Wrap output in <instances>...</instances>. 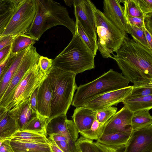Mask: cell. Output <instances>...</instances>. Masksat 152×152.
<instances>
[{
    "label": "cell",
    "instance_id": "1",
    "mask_svg": "<svg viewBox=\"0 0 152 152\" xmlns=\"http://www.w3.org/2000/svg\"><path fill=\"white\" fill-rule=\"evenodd\" d=\"M113 56L122 74L133 87L152 83V49L126 38Z\"/></svg>",
    "mask_w": 152,
    "mask_h": 152
},
{
    "label": "cell",
    "instance_id": "2",
    "mask_svg": "<svg viewBox=\"0 0 152 152\" xmlns=\"http://www.w3.org/2000/svg\"><path fill=\"white\" fill-rule=\"evenodd\" d=\"M37 10L31 26L25 34L38 41L43 34L50 28L64 26L73 36L77 33L76 23L69 16L67 9L53 0H36Z\"/></svg>",
    "mask_w": 152,
    "mask_h": 152
},
{
    "label": "cell",
    "instance_id": "3",
    "mask_svg": "<svg viewBox=\"0 0 152 152\" xmlns=\"http://www.w3.org/2000/svg\"><path fill=\"white\" fill-rule=\"evenodd\" d=\"M95 56L77 32L65 49L53 59L52 67L76 75L94 69Z\"/></svg>",
    "mask_w": 152,
    "mask_h": 152
},
{
    "label": "cell",
    "instance_id": "4",
    "mask_svg": "<svg viewBox=\"0 0 152 152\" xmlns=\"http://www.w3.org/2000/svg\"><path fill=\"white\" fill-rule=\"evenodd\" d=\"M47 75L52 90L50 116L47 122L57 116L66 115L77 87L75 74L52 67Z\"/></svg>",
    "mask_w": 152,
    "mask_h": 152
},
{
    "label": "cell",
    "instance_id": "5",
    "mask_svg": "<svg viewBox=\"0 0 152 152\" xmlns=\"http://www.w3.org/2000/svg\"><path fill=\"white\" fill-rule=\"evenodd\" d=\"M129 82L122 74L110 69L94 80L77 87L72 104L76 107L83 106L96 97L128 86Z\"/></svg>",
    "mask_w": 152,
    "mask_h": 152
},
{
    "label": "cell",
    "instance_id": "6",
    "mask_svg": "<svg viewBox=\"0 0 152 152\" xmlns=\"http://www.w3.org/2000/svg\"><path fill=\"white\" fill-rule=\"evenodd\" d=\"M96 29L98 36V48L104 58H112L114 52L120 48L128 37L96 8L95 10Z\"/></svg>",
    "mask_w": 152,
    "mask_h": 152
},
{
    "label": "cell",
    "instance_id": "7",
    "mask_svg": "<svg viewBox=\"0 0 152 152\" xmlns=\"http://www.w3.org/2000/svg\"><path fill=\"white\" fill-rule=\"evenodd\" d=\"M47 75L41 69L39 63L26 73L11 95L4 107L8 112L18 107L29 99Z\"/></svg>",
    "mask_w": 152,
    "mask_h": 152
},
{
    "label": "cell",
    "instance_id": "8",
    "mask_svg": "<svg viewBox=\"0 0 152 152\" xmlns=\"http://www.w3.org/2000/svg\"><path fill=\"white\" fill-rule=\"evenodd\" d=\"M36 10V0H16L15 11L1 37L25 34L32 24Z\"/></svg>",
    "mask_w": 152,
    "mask_h": 152
},
{
    "label": "cell",
    "instance_id": "9",
    "mask_svg": "<svg viewBox=\"0 0 152 152\" xmlns=\"http://www.w3.org/2000/svg\"><path fill=\"white\" fill-rule=\"evenodd\" d=\"M73 5L76 21H78L93 41L98 46L95 10L96 8L90 0H74Z\"/></svg>",
    "mask_w": 152,
    "mask_h": 152
},
{
    "label": "cell",
    "instance_id": "10",
    "mask_svg": "<svg viewBox=\"0 0 152 152\" xmlns=\"http://www.w3.org/2000/svg\"><path fill=\"white\" fill-rule=\"evenodd\" d=\"M41 56L33 45L28 46L25 54L0 102V107H4L9 98L27 72L39 63Z\"/></svg>",
    "mask_w": 152,
    "mask_h": 152
},
{
    "label": "cell",
    "instance_id": "11",
    "mask_svg": "<svg viewBox=\"0 0 152 152\" xmlns=\"http://www.w3.org/2000/svg\"><path fill=\"white\" fill-rule=\"evenodd\" d=\"M45 132L49 136L53 133L64 136L68 140L71 152H77L75 143L78 139L79 133L73 121L68 120L66 115L57 116L48 121Z\"/></svg>",
    "mask_w": 152,
    "mask_h": 152
},
{
    "label": "cell",
    "instance_id": "12",
    "mask_svg": "<svg viewBox=\"0 0 152 152\" xmlns=\"http://www.w3.org/2000/svg\"><path fill=\"white\" fill-rule=\"evenodd\" d=\"M132 86L105 93L91 99L83 107L94 111L105 108L117 106L123 102L132 91Z\"/></svg>",
    "mask_w": 152,
    "mask_h": 152
},
{
    "label": "cell",
    "instance_id": "13",
    "mask_svg": "<svg viewBox=\"0 0 152 152\" xmlns=\"http://www.w3.org/2000/svg\"><path fill=\"white\" fill-rule=\"evenodd\" d=\"M121 0H104L102 12L104 16L125 36L130 33V28L124 15Z\"/></svg>",
    "mask_w": 152,
    "mask_h": 152
},
{
    "label": "cell",
    "instance_id": "14",
    "mask_svg": "<svg viewBox=\"0 0 152 152\" xmlns=\"http://www.w3.org/2000/svg\"><path fill=\"white\" fill-rule=\"evenodd\" d=\"M124 152H152V125L132 131Z\"/></svg>",
    "mask_w": 152,
    "mask_h": 152
},
{
    "label": "cell",
    "instance_id": "15",
    "mask_svg": "<svg viewBox=\"0 0 152 152\" xmlns=\"http://www.w3.org/2000/svg\"><path fill=\"white\" fill-rule=\"evenodd\" d=\"M133 114L124 106L108 121L103 134L132 132L131 119Z\"/></svg>",
    "mask_w": 152,
    "mask_h": 152
},
{
    "label": "cell",
    "instance_id": "16",
    "mask_svg": "<svg viewBox=\"0 0 152 152\" xmlns=\"http://www.w3.org/2000/svg\"><path fill=\"white\" fill-rule=\"evenodd\" d=\"M52 96L51 83L47 75L39 86L37 96L38 115L48 119L50 117Z\"/></svg>",
    "mask_w": 152,
    "mask_h": 152
},
{
    "label": "cell",
    "instance_id": "17",
    "mask_svg": "<svg viewBox=\"0 0 152 152\" xmlns=\"http://www.w3.org/2000/svg\"><path fill=\"white\" fill-rule=\"evenodd\" d=\"M96 111L83 106L76 107L72 116L76 129L79 133L89 129L96 119Z\"/></svg>",
    "mask_w": 152,
    "mask_h": 152
},
{
    "label": "cell",
    "instance_id": "18",
    "mask_svg": "<svg viewBox=\"0 0 152 152\" xmlns=\"http://www.w3.org/2000/svg\"><path fill=\"white\" fill-rule=\"evenodd\" d=\"M27 48L16 54H12L11 61L6 72L0 81V102L20 64L26 52Z\"/></svg>",
    "mask_w": 152,
    "mask_h": 152
},
{
    "label": "cell",
    "instance_id": "19",
    "mask_svg": "<svg viewBox=\"0 0 152 152\" xmlns=\"http://www.w3.org/2000/svg\"><path fill=\"white\" fill-rule=\"evenodd\" d=\"M10 143L14 152H52L48 144L37 143L14 138L10 139Z\"/></svg>",
    "mask_w": 152,
    "mask_h": 152
},
{
    "label": "cell",
    "instance_id": "20",
    "mask_svg": "<svg viewBox=\"0 0 152 152\" xmlns=\"http://www.w3.org/2000/svg\"><path fill=\"white\" fill-rule=\"evenodd\" d=\"M132 132L103 134L96 141L102 144L120 150L125 148Z\"/></svg>",
    "mask_w": 152,
    "mask_h": 152
},
{
    "label": "cell",
    "instance_id": "21",
    "mask_svg": "<svg viewBox=\"0 0 152 152\" xmlns=\"http://www.w3.org/2000/svg\"><path fill=\"white\" fill-rule=\"evenodd\" d=\"M8 113L15 120L19 130H22L32 118L37 115L32 110L28 99L19 107Z\"/></svg>",
    "mask_w": 152,
    "mask_h": 152
},
{
    "label": "cell",
    "instance_id": "22",
    "mask_svg": "<svg viewBox=\"0 0 152 152\" xmlns=\"http://www.w3.org/2000/svg\"><path fill=\"white\" fill-rule=\"evenodd\" d=\"M12 137L39 144L50 145L51 142L45 133L27 130H18L13 134Z\"/></svg>",
    "mask_w": 152,
    "mask_h": 152
},
{
    "label": "cell",
    "instance_id": "23",
    "mask_svg": "<svg viewBox=\"0 0 152 152\" xmlns=\"http://www.w3.org/2000/svg\"><path fill=\"white\" fill-rule=\"evenodd\" d=\"M123 103L132 113L152 108V95L124 100Z\"/></svg>",
    "mask_w": 152,
    "mask_h": 152
},
{
    "label": "cell",
    "instance_id": "24",
    "mask_svg": "<svg viewBox=\"0 0 152 152\" xmlns=\"http://www.w3.org/2000/svg\"><path fill=\"white\" fill-rule=\"evenodd\" d=\"M149 110H145L133 113L131 119L132 131L145 129L152 125V117Z\"/></svg>",
    "mask_w": 152,
    "mask_h": 152
},
{
    "label": "cell",
    "instance_id": "25",
    "mask_svg": "<svg viewBox=\"0 0 152 152\" xmlns=\"http://www.w3.org/2000/svg\"><path fill=\"white\" fill-rule=\"evenodd\" d=\"M18 130L16 121L8 112L0 122V140L12 138L13 134Z\"/></svg>",
    "mask_w": 152,
    "mask_h": 152
},
{
    "label": "cell",
    "instance_id": "26",
    "mask_svg": "<svg viewBox=\"0 0 152 152\" xmlns=\"http://www.w3.org/2000/svg\"><path fill=\"white\" fill-rule=\"evenodd\" d=\"M36 40L26 34H20L15 37L12 44L11 52L15 54L31 45H33Z\"/></svg>",
    "mask_w": 152,
    "mask_h": 152
},
{
    "label": "cell",
    "instance_id": "27",
    "mask_svg": "<svg viewBox=\"0 0 152 152\" xmlns=\"http://www.w3.org/2000/svg\"><path fill=\"white\" fill-rule=\"evenodd\" d=\"M108 121L104 124H102L95 119L89 129L80 132V134L85 138L97 141L103 134L104 128Z\"/></svg>",
    "mask_w": 152,
    "mask_h": 152
},
{
    "label": "cell",
    "instance_id": "28",
    "mask_svg": "<svg viewBox=\"0 0 152 152\" xmlns=\"http://www.w3.org/2000/svg\"><path fill=\"white\" fill-rule=\"evenodd\" d=\"M121 1L124 3L123 7L125 18L128 16L137 18L144 17L137 5L136 0H121Z\"/></svg>",
    "mask_w": 152,
    "mask_h": 152
},
{
    "label": "cell",
    "instance_id": "29",
    "mask_svg": "<svg viewBox=\"0 0 152 152\" xmlns=\"http://www.w3.org/2000/svg\"><path fill=\"white\" fill-rule=\"evenodd\" d=\"M47 120V118H43L37 115L32 118L22 130L42 132L46 134L45 130Z\"/></svg>",
    "mask_w": 152,
    "mask_h": 152
},
{
    "label": "cell",
    "instance_id": "30",
    "mask_svg": "<svg viewBox=\"0 0 152 152\" xmlns=\"http://www.w3.org/2000/svg\"><path fill=\"white\" fill-rule=\"evenodd\" d=\"M77 32L84 42L88 49L95 56L98 50V46L87 34L78 21H76Z\"/></svg>",
    "mask_w": 152,
    "mask_h": 152
},
{
    "label": "cell",
    "instance_id": "31",
    "mask_svg": "<svg viewBox=\"0 0 152 152\" xmlns=\"http://www.w3.org/2000/svg\"><path fill=\"white\" fill-rule=\"evenodd\" d=\"M151 95H152V83L137 86H132L130 94L125 100Z\"/></svg>",
    "mask_w": 152,
    "mask_h": 152
},
{
    "label": "cell",
    "instance_id": "32",
    "mask_svg": "<svg viewBox=\"0 0 152 152\" xmlns=\"http://www.w3.org/2000/svg\"><path fill=\"white\" fill-rule=\"evenodd\" d=\"M93 140L81 136L77 139L75 145L77 152H97Z\"/></svg>",
    "mask_w": 152,
    "mask_h": 152
},
{
    "label": "cell",
    "instance_id": "33",
    "mask_svg": "<svg viewBox=\"0 0 152 152\" xmlns=\"http://www.w3.org/2000/svg\"><path fill=\"white\" fill-rule=\"evenodd\" d=\"M117 108L111 106L96 111V119L102 124L106 123L117 112Z\"/></svg>",
    "mask_w": 152,
    "mask_h": 152
},
{
    "label": "cell",
    "instance_id": "34",
    "mask_svg": "<svg viewBox=\"0 0 152 152\" xmlns=\"http://www.w3.org/2000/svg\"><path fill=\"white\" fill-rule=\"evenodd\" d=\"M129 25L130 30V34L132 38L136 39L144 45L150 48L146 39L143 30V27L140 28L129 24Z\"/></svg>",
    "mask_w": 152,
    "mask_h": 152
},
{
    "label": "cell",
    "instance_id": "35",
    "mask_svg": "<svg viewBox=\"0 0 152 152\" xmlns=\"http://www.w3.org/2000/svg\"><path fill=\"white\" fill-rule=\"evenodd\" d=\"M52 60L42 56H41L39 58L38 63L40 68L47 75L49 73L52 69Z\"/></svg>",
    "mask_w": 152,
    "mask_h": 152
},
{
    "label": "cell",
    "instance_id": "36",
    "mask_svg": "<svg viewBox=\"0 0 152 152\" xmlns=\"http://www.w3.org/2000/svg\"><path fill=\"white\" fill-rule=\"evenodd\" d=\"M136 1L144 16L152 13V0H136Z\"/></svg>",
    "mask_w": 152,
    "mask_h": 152
},
{
    "label": "cell",
    "instance_id": "37",
    "mask_svg": "<svg viewBox=\"0 0 152 152\" xmlns=\"http://www.w3.org/2000/svg\"><path fill=\"white\" fill-rule=\"evenodd\" d=\"M15 4V0H0V16L13 9Z\"/></svg>",
    "mask_w": 152,
    "mask_h": 152
},
{
    "label": "cell",
    "instance_id": "38",
    "mask_svg": "<svg viewBox=\"0 0 152 152\" xmlns=\"http://www.w3.org/2000/svg\"><path fill=\"white\" fill-rule=\"evenodd\" d=\"M15 4L13 9L0 17V38L15 11Z\"/></svg>",
    "mask_w": 152,
    "mask_h": 152
},
{
    "label": "cell",
    "instance_id": "39",
    "mask_svg": "<svg viewBox=\"0 0 152 152\" xmlns=\"http://www.w3.org/2000/svg\"><path fill=\"white\" fill-rule=\"evenodd\" d=\"M144 17L137 18L128 16L125 18L127 23L129 25L138 28H142L144 26Z\"/></svg>",
    "mask_w": 152,
    "mask_h": 152
},
{
    "label": "cell",
    "instance_id": "40",
    "mask_svg": "<svg viewBox=\"0 0 152 152\" xmlns=\"http://www.w3.org/2000/svg\"><path fill=\"white\" fill-rule=\"evenodd\" d=\"M94 143L97 152H122L120 149L102 144L97 141Z\"/></svg>",
    "mask_w": 152,
    "mask_h": 152
},
{
    "label": "cell",
    "instance_id": "41",
    "mask_svg": "<svg viewBox=\"0 0 152 152\" xmlns=\"http://www.w3.org/2000/svg\"><path fill=\"white\" fill-rule=\"evenodd\" d=\"M39 86L34 91L28 99L29 104L32 110L37 115L38 114L37 96Z\"/></svg>",
    "mask_w": 152,
    "mask_h": 152
},
{
    "label": "cell",
    "instance_id": "42",
    "mask_svg": "<svg viewBox=\"0 0 152 152\" xmlns=\"http://www.w3.org/2000/svg\"><path fill=\"white\" fill-rule=\"evenodd\" d=\"M12 56L11 52L7 58L3 61L0 63V81L6 72Z\"/></svg>",
    "mask_w": 152,
    "mask_h": 152
},
{
    "label": "cell",
    "instance_id": "43",
    "mask_svg": "<svg viewBox=\"0 0 152 152\" xmlns=\"http://www.w3.org/2000/svg\"><path fill=\"white\" fill-rule=\"evenodd\" d=\"M15 37L12 35H8L0 38V50L11 45L13 42Z\"/></svg>",
    "mask_w": 152,
    "mask_h": 152
},
{
    "label": "cell",
    "instance_id": "44",
    "mask_svg": "<svg viewBox=\"0 0 152 152\" xmlns=\"http://www.w3.org/2000/svg\"><path fill=\"white\" fill-rule=\"evenodd\" d=\"M12 138L5 139L0 147V152H14L10 145V140Z\"/></svg>",
    "mask_w": 152,
    "mask_h": 152
},
{
    "label": "cell",
    "instance_id": "45",
    "mask_svg": "<svg viewBox=\"0 0 152 152\" xmlns=\"http://www.w3.org/2000/svg\"><path fill=\"white\" fill-rule=\"evenodd\" d=\"M152 13L145 16L144 17V27L151 34H152Z\"/></svg>",
    "mask_w": 152,
    "mask_h": 152
},
{
    "label": "cell",
    "instance_id": "46",
    "mask_svg": "<svg viewBox=\"0 0 152 152\" xmlns=\"http://www.w3.org/2000/svg\"><path fill=\"white\" fill-rule=\"evenodd\" d=\"M12 44L0 50V63L4 61L11 52Z\"/></svg>",
    "mask_w": 152,
    "mask_h": 152
},
{
    "label": "cell",
    "instance_id": "47",
    "mask_svg": "<svg viewBox=\"0 0 152 152\" xmlns=\"http://www.w3.org/2000/svg\"><path fill=\"white\" fill-rule=\"evenodd\" d=\"M50 140L56 142L63 141H68L67 138L64 135L57 133H53L50 135L48 137Z\"/></svg>",
    "mask_w": 152,
    "mask_h": 152
},
{
    "label": "cell",
    "instance_id": "48",
    "mask_svg": "<svg viewBox=\"0 0 152 152\" xmlns=\"http://www.w3.org/2000/svg\"><path fill=\"white\" fill-rule=\"evenodd\" d=\"M55 143L63 152H71L67 141H61Z\"/></svg>",
    "mask_w": 152,
    "mask_h": 152
},
{
    "label": "cell",
    "instance_id": "49",
    "mask_svg": "<svg viewBox=\"0 0 152 152\" xmlns=\"http://www.w3.org/2000/svg\"><path fill=\"white\" fill-rule=\"evenodd\" d=\"M143 30L145 34L146 39L149 44V47L152 49V34H151L146 30L144 26L143 27Z\"/></svg>",
    "mask_w": 152,
    "mask_h": 152
},
{
    "label": "cell",
    "instance_id": "50",
    "mask_svg": "<svg viewBox=\"0 0 152 152\" xmlns=\"http://www.w3.org/2000/svg\"><path fill=\"white\" fill-rule=\"evenodd\" d=\"M50 146L52 152H63L53 141H51Z\"/></svg>",
    "mask_w": 152,
    "mask_h": 152
},
{
    "label": "cell",
    "instance_id": "51",
    "mask_svg": "<svg viewBox=\"0 0 152 152\" xmlns=\"http://www.w3.org/2000/svg\"><path fill=\"white\" fill-rule=\"evenodd\" d=\"M8 112L5 107H0V122L7 114Z\"/></svg>",
    "mask_w": 152,
    "mask_h": 152
},
{
    "label": "cell",
    "instance_id": "52",
    "mask_svg": "<svg viewBox=\"0 0 152 152\" xmlns=\"http://www.w3.org/2000/svg\"><path fill=\"white\" fill-rule=\"evenodd\" d=\"M74 0H64V1L66 5L71 7L72 5L73 4Z\"/></svg>",
    "mask_w": 152,
    "mask_h": 152
},
{
    "label": "cell",
    "instance_id": "53",
    "mask_svg": "<svg viewBox=\"0 0 152 152\" xmlns=\"http://www.w3.org/2000/svg\"><path fill=\"white\" fill-rule=\"evenodd\" d=\"M6 139H4V140H1L0 141V147L1 146V145L2 144L3 141Z\"/></svg>",
    "mask_w": 152,
    "mask_h": 152
},
{
    "label": "cell",
    "instance_id": "54",
    "mask_svg": "<svg viewBox=\"0 0 152 152\" xmlns=\"http://www.w3.org/2000/svg\"><path fill=\"white\" fill-rule=\"evenodd\" d=\"M79 152V151H78V152Z\"/></svg>",
    "mask_w": 152,
    "mask_h": 152
},
{
    "label": "cell",
    "instance_id": "55",
    "mask_svg": "<svg viewBox=\"0 0 152 152\" xmlns=\"http://www.w3.org/2000/svg\"><path fill=\"white\" fill-rule=\"evenodd\" d=\"M1 16H0V17H1Z\"/></svg>",
    "mask_w": 152,
    "mask_h": 152
},
{
    "label": "cell",
    "instance_id": "56",
    "mask_svg": "<svg viewBox=\"0 0 152 152\" xmlns=\"http://www.w3.org/2000/svg\"><path fill=\"white\" fill-rule=\"evenodd\" d=\"M1 140H0V141Z\"/></svg>",
    "mask_w": 152,
    "mask_h": 152
}]
</instances>
